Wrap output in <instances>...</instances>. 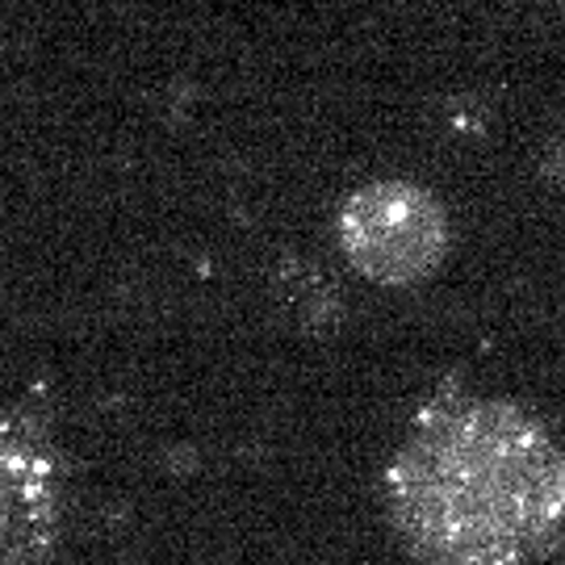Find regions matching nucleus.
Returning a JSON list of instances; mask_svg holds the SVG:
<instances>
[{"label": "nucleus", "mask_w": 565, "mask_h": 565, "mask_svg": "<svg viewBox=\"0 0 565 565\" xmlns=\"http://www.w3.org/2000/svg\"><path fill=\"white\" fill-rule=\"evenodd\" d=\"M565 457L503 398H440L385 469V507L424 565H536L565 536Z\"/></svg>", "instance_id": "f257e3e1"}, {"label": "nucleus", "mask_w": 565, "mask_h": 565, "mask_svg": "<svg viewBox=\"0 0 565 565\" xmlns=\"http://www.w3.org/2000/svg\"><path fill=\"white\" fill-rule=\"evenodd\" d=\"M562 507H565V473H562Z\"/></svg>", "instance_id": "20e7f679"}, {"label": "nucleus", "mask_w": 565, "mask_h": 565, "mask_svg": "<svg viewBox=\"0 0 565 565\" xmlns=\"http://www.w3.org/2000/svg\"><path fill=\"white\" fill-rule=\"evenodd\" d=\"M60 457L25 415H0V565H42L60 541Z\"/></svg>", "instance_id": "7ed1b4c3"}, {"label": "nucleus", "mask_w": 565, "mask_h": 565, "mask_svg": "<svg viewBox=\"0 0 565 565\" xmlns=\"http://www.w3.org/2000/svg\"><path fill=\"white\" fill-rule=\"evenodd\" d=\"M553 4H565V0H553Z\"/></svg>", "instance_id": "39448f33"}, {"label": "nucleus", "mask_w": 565, "mask_h": 565, "mask_svg": "<svg viewBox=\"0 0 565 565\" xmlns=\"http://www.w3.org/2000/svg\"><path fill=\"white\" fill-rule=\"evenodd\" d=\"M340 252L364 281L403 285L427 281L448 256L452 226L436 193L411 181H373L348 193L340 205Z\"/></svg>", "instance_id": "f03ea898"}]
</instances>
